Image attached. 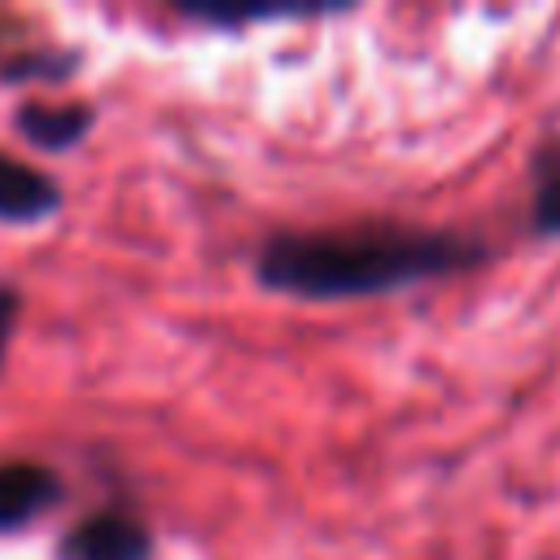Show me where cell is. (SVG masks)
<instances>
[{
    "label": "cell",
    "mask_w": 560,
    "mask_h": 560,
    "mask_svg": "<svg viewBox=\"0 0 560 560\" xmlns=\"http://www.w3.org/2000/svg\"><path fill=\"white\" fill-rule=\"evenodd\" d=\"M490 262V245L451 228H411V223H354L324 232H284L271 236L258 276L298 298H372L394 293L420 280L464 276Z\"/></svg>",
    "instance_id": "1"
},
{
    "label": "cell",
    "mask_w": 560,
    "mask_h": 560,
    "mask_svg": "<svg viewBox=\"0 0 560 560\" xmlns=\"http://www.w3.org/2000/svg\"><path fill=\"white\" fill-rule=\"evenodd\" d=\"M144 556H149V534L118 512L88 516L61 542V560H144Z\"/></svg>",
    "instance_id": "2"
},
{
    "label": "cell",
    "mask_w": 560,
    "mask_h": 560,
    "mask_svg": "<svg viewBox=\"0 0 560 560\" xmlns=\"http://www.w3.org/2000/svg\"><path fill=\"white\" fill-rule=\"evenodd\" d=\"M61 499V481L44 464H0V529H18Z\"/></svg>",
    "instance_id": "3"
},
{
    "label": "cell",
    "mask_w": 560,
    "mask_h": 560,
    "mask_svg": "<svg viewBox=\"0 0 560 560\" xmlns=\"http://www.w3.org/2000/svg\"><path fill=\"white\" fill-rule=\"evenodd\" d=\"M529 232L560 241V136L542 140L529 158Z\"/></svg>",
    "instance_id": "4"
},
{
    "label": "cell",
    "mask_w": 560,
    "mask_h": 560,
    "mask_svg": "<svg viewBox=\"0 0 560 560\" xmlns=\"http://www.w3.org/2000/svg\"><path fill=\"white\" fill-rule=\"evenodd\" d=\"M57 201L61 192L48 175L0 153V219H44Z\"/></svg>",
    "instance_id": "5"
},
{
    "label": "cell",
    "mask_w": 560,
    "mask_h": 560,
    "mask_svg": "<svg viewBox=\"0 0 560 560\" xmlns=\"http://www.w3.org/2000/svg\"><path fill=\"white\" fill-rule=\"evenodd\" d=\"M92 114L83 105H22L18 109V131L44 149H61L74 144L88 131Z\"/></svg>",
    "instance_id": "6"
},
{
    "label": "cell",
    "mask_w": 560,
    "mask_h": 560,
    "mask_svg": "<svg viewBox=\"0 0 560 560\" xmlns=\"http://www.w3.org/2000/svg\"><path fill=\"white\" fill-rule=\"evenodd\" d=\"M9 315H13V298L0 293V350H4V332H9Z\"/></svg>",
    "instance_id": "7"
}]
</instances>
